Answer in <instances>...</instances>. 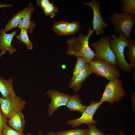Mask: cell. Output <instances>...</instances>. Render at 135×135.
I'll use <instances>...</instances> for the list:
<instances>
[{
	"instance_id": "obj_1",
	"label": "cell",
	"mask_w": 135,
	"mask_h": 135,
	"mask_svg": "<svg viewBox=\"0 0 135 135\" xmlns=\"http://www.w3.org/2000/svg\"><path fill=\"white\" fill-rule=\"evenodd\" d=\"M94 31L90 27L88 34L86 35L83 33L80 34L78 37H73L67 40L68 55L80 57L84 58L88 63L89 64L95 56L94 52L89 46V40Z\"/></svg>"
},
{
	"instance_id": "obj_2",
	"label": "cell",
	"mask_w": 135,
	"mask_h": 135,
	"mask_svg": "<svg viewBox=\"0 0 135 135\" xmlns=\"http://www.w3.org/2000/svg\"><path fill=\"white\" fill-rule=\"evenodd\" d=\"M111 36L113 38L110 39V46L115 54L118 66L124 72H130L133 68L126 62L124 54L125 47L129 46V40L121 32L119 33L118 37L113 34H111Z\"/></svg>"
},
{
	"instance_id": "obj_3",
	"label": "cell",
	"mask_w": 135,
	"mask_h": 135,
	"mask_svg": "<svg viewBox=\"0 0 135 135\" xmlns=\"http://www.w3.org/2000/svg\"><path fill=\"white\" fill-rule=\"evenodd\" d=\"M110 22L114 26V32H121L128 40L131 39V33L135 22V15L115 12L111 15Z\"/></svg>"
},
{
	"instance_id": "obj_4",
	"label": "cell",
	"mask_w": 135,
	"mask_h": 135,
	"mask_svg": "<svg viewBox=\"0 0 135 135\" xmlns=\"http://www.w3.org/2000/svg\"><path fill=\"white\" fill-rule=\"evenodd\" d=\"M110 38L107 36L103 37L98 41L91 43L95 54L93 60H102L117 68L115 55L110 46Z\"/></svg>"
},
{
	"instance_id": "obj_5",
	"label": "cell",
	"mask_w": 135,
	"mask_h": 135,
	"mask_svg": "<svg viewBox=\"0 0 135 135\" xmlns=\"http://www.w3.org/2000/svg\"><path fill=\"white\" fill-rule=\"evenodd\" d=\"M123 86L122 81L119 78L109 81L105 86L100 101L108 102L111 105L119 102L126 94Z\"/></svg>"
},
{
	"instance_id": "obj_6",
	"label": "cell",
	"mask_w": 135,
	"mask_h": 135,
	"mask_svg": "<svg viewBox=\"0 0 135 135\" xmlns=\"http://www.w3.org/2000/svg\"><path fill=\"white\" fill-rule=\"evenodd\" d=\"M93 73L109 81L119 78L120 73L117 68L102 60H92L89 64Z\"/></svg>"
},
{
	"instance_id": "obj_7",
	"label": "cell",
	"mask_w": 135,
	"mask_h": 135,
	"mask_svg": "<svg viewBox=\"0 0 135 135\" xmlns=\"http://www.w3.org/2000/svg\"><path fill=\"white\" fill-rule=\"evenodd\" d=\"M103 103L100 101L97 102L94 100L91 102L90 104L86 106V109L80 117L68 120L67 122V124L72 128H74L78 127L82 124L88 125L90 124H97L98 122L94 119L93 116L98 109Z\"/></svg>"
},
{
	"instance_id": "obj_8",
	"label": "cell",
	"mask_w": 135,
	"mask_h": 135,
	"mask_svg": "<svg viewBox=\"0 0 135 135\" xmlns=\"http://www.w3.org/2000/svg\"><path fill=\"white\" fill-rule=\"evenodd\" d=\"M26 102L16 96L10 99H6L0 96V105L4 116L9 119L13 115L22 111L24 108Z\"/></svg>"
},
{
	"instance_id": "obj_9",
	"label": "cell",
	"mask_w": 135,
	"mask_h": 135,
	"mask_svg": "<svg viewBox=\"0 0 135 135\" xmlns=\"http://www.w3.org/2000/svg\"><path fill=\"white\" fill-rule=\"evenodd\" d=\"M82 3L84 6H89L93 10L92 30L95 32L96 34L99 35L104 34L103 28L107 27L108 25L104 21L101 16L100 9V0H92L89 2Z\"/></svg>"
},
{
	"instance_id": "obj_10",
	"label": "cell",
	"mask_w": 135,
	"mask_h": 135,
	"mask_svg": "<svg viewBox=\"0 0 135 135\" xmlns=\"http://www.w3.org/2000/svg\"><path fill=\"white\" fill-rule=\"evenodd\" d=\"M46 94L51 99L48 109L50 116L52 115L59 107L66 106L71 96L69 94L53 89L48 90Z\"/></svg>"
},
{
	"instance_id": "obj_11",
	"label": "cell",
	"mask_w": 135,
	"mask_h": 135,
	"mask_svg": "<svg viewBox=\"0 0 135 135\" xmlns=\"http://www.w3.org/2000/svg\"><path fill=\"white\" fill-rule=\"evenodd\" d=\"M17 31H14L10 34H7L2 28L0 31V57H2L5 52H8L10 55H12L16 51V49L12 44L14 36Z\"/></svg>"
},
{
	"instance_id": "obj_12",
	"label": "cell",
	"mask_w": 135,
	"mask_h": 135,
	"mask_svg": "<svg viewBox=\"0 0 135 135\" xmlns=\"http://www.w3.org/2000/svg\"><path fill=\"white\" fill-rule=\"evenodd\" d=\"M92 73L93 72L90 64L87 63L74 79L70 82L69 84L70 88H73L75 93H77L82 87V82Z\"/></svg>"
},
{
	"instance_id": "obj_13",
	"label": "cell",
	"mask_w": 135,
	"mask_h": 135,
	"mask_svg": "<svg viewBox=\"0 0 135 135\" xmlns=\"http://www.w3.org/2000/svg\"><path fill=\"white\" fill-rule=\"evenodd\" d=\"M13 81L12 78L6 80L0 77V92L2 97L10 99L17 96L14 88Z\"/></svg>"
},
{
	"instance_id": "obj_14",
	"label": "cell",
	"mask_w": 135,
	"mask_h": 135,
	"mask_svg": "<svg viewBox=\"0 0 135 135\" xmlns=\"http://www.w3.org/2000/svg\"><path fill=\"white\" fill-rule=\"evenodd\" d=\"M34 10L32 2H30L27 7L26 12L20 23L18 26L20 28H22L27 30L31 34H33L34 28L36 26L35 23L30 20L31 14Z\"/></svg>"
},
{
	"instance_id": "obj_15",
	"label": "cell",
	"mask_w": 135,
	"mask_h": 135,
	"mask_svg": "<svg viewBox=\"0 0 135 135\" xmlns=\"http://www.w3.org/2000/svg\"><path fill=\"white\" fill-rule=\"evenodd\" d=\"M9 126L16 130L23 132L26 121L22 111L18 112L12 116L8 122Z\"/></svg>"
},
{
	"instance_id": "obj_16",
	"label": "cell",
	"mask_w": 135,
	"mask_h": 135,
	"mask_svg": "<svg viewBox=\"0 0 135 135\" xmlns=\"http://www.w3.org/2000/svg\"><path fill=\"white\" fill-rule=\"evenodd\" d=\"M27 9V7L18 11L9 20L4 29L5 32L18 27L20 23L26 12Z\"/></svg>"
},
{
	"instance_id": "obj_17",
	"label": "cell",
	"mask_w": 135,
	"mask_h": 135,
	"mask_svg": "<svg viewBox=\"0 0 135 135\" xmlns=\"http://www.w3.org/2000/svg\"><path fill=\"white\" fill-rule=\"evenodd\" d=\"M79 94H75L71 96L66 106L71 111H78L82 114L86 109V106L83 105L80 98Z\"/></svg>"
},
{
	"instance_id": "obj_18",
	"label": "cell",
	"mask_w": 135,
	"mask_h": 135,
	"mask_svg": "<svg viewBox=\"0 0 135 135\" xmlns=\"http://www.w3.org/2000/svg\"><path fill=\"white\" fill-rule=\"evenodd\" d=\"M120 2L123 4L120 10V12L135 15V0H121Z\"/></svg>"
},
{
	"instance_id": "obj_19",
	"label": "cell",
	"mask_w": 135,
	"mask_h": 135,
	"mask_svg": "<svg viewBox=\"0 0 135 135\" xmlns=\"http://www.w3.org/2000/svg\"><path fill=\"white\" fill-rule=\"evenodd\" d=\"M128 49L126 52V57L132 67L135 68V40L131 39L129 40Z\"/></svg>"
},
{
	"instance_id": "obj_20",
	"label": "cell",
	"mask_w": 135,
	"mask_h": 135,
	"mask_svg": "<svg viewBox=\"0 0 135 135\" xmlns=\"http://www.w3.org/2000/svg\"><path fill=\"white\" fill-rule=\"evenodd\" d=\"M68 23L63 20L56 22L52 26V30L58 36L64 35Z\"/></svg>"
},
{
	"instance_id": "obj_21",
	"label": "cell",
	"mask_w": 135,
	"mask_h": 135,
	"mask_svg": "<svg viewBox=\"0 0 135 135\" xmlns=\"http://www.w3.org/2000/svg\"><path fill=\"white\" fill-rule=\"evenodd\" d=\"M20 34L16 36L17 39L23 42L26 46L28 50L33 48V44L28 35V30L24 28H21Z\"/></svg>"
},
{
	"instance_id": "obj_22",
	"label": "cell",
	"mask_w": 135,
	"mask_h": 135,
	"mask_svg": "<svg viewBox=\"0 0 135 135\" xmlns=\"http://www.w3.org/2000/svg\"><path fill=\"white\" fill-rule=\"evenodd\" d=\"M88 128H76L59 131L55 135H87Z\"/></svg>"
},
{
	"instance_id": "obj_23",
	"label": "cell",
	"mask_w": 135,
	"mask_h": 135,
	"mask_svg": "<svg viewBox=\"0 0 135 135\" xmlns=\"http://www.w3.org/2000/svg\"><path fill=\"white\" fill-rule=\"evenodd\" d=\"M88 63L83 58L77 57V61L73 71V74L71 81H73L78 74L84 68L86 64Z\"/></svg>"
},
{
	"instance_id": "obj_24",
	"label": "cell",
	"mask_w": 135,
	"mask_h": 135,
	"mask_svg": "<svg viewBox=\"0 0 135 135\" xmlns=\"http://www.w3.org/2000/svg\"><path fill=\"white\" fill-rule=\"evenodd\" d=\"M80 23L78 21H73L68 25L65 35H70L76 33L81 28Z\"/></svg>"
},
{
	"instance_id": "obj_25",
	"label": "cell",
	"mask_w": 135,
	"mask_h": 135,
	"mask_svg": "<svg viewBox=\"0 0 135 135\" xmlns=\"http://www.w3.org/2000/svg\"><path fill=\"white\" fill-rule=\"evenodd\" d=\"M58 7L54 3L50 2L48 6L43 10L44 14L46 16H50L51 18L55 16V14L59 12Z\"/></svg>"
},
{
	"instance_id": "obj_26",
	"label": "cell",
	"mask_w": 135,
	"mask_h": 135,
	"mask_svg": "<svg viewBox=\"0 0 135 135\" xmlns=\"http://www.w3.org/2000/svg\"><path fill=\"white\" fill-rule=\"evenodd\" d=\"M2 133L3 135H24L23 132H20L16 130L6 124L3 126Z\"/></svg>"
},
{
	"instance_id": "obj_27",
	"label": "cell",
	"mask_w": 135,
	"mask_h": 135,
	"mask_svg": "<svg viewBox=\"0 0 135 135\" xmlns=\"http://www.w3.org/2000/svg\"><path fill=\"white\" fill-rule=\"evenodd\" d=\"M88 129L87 135H105L102 131L97 128L95 124L88 125Z\"/></svg>"
},
{
	"instance_id": "obj_28",
	"label": "cell",
	"mask_w": 135,
	"mask_h": 135,
	"mask_svg": "<svg viewBox=\"0 0 135 135\" xmlns=\"http://www.w3.org/2000/svg\"><path fill=\"white\" fill-rule=\"evenodd\" d=\"M8 122V119L6 118L2 114L0 105V133L2 134V130L4 125L6 124Z\"/></svg>"
},
{
	"instance_id": "obj_29",
	"label": "cell",
	"mask_w": 135,
	"mask_h": 135,
	"mask_svg": "<svg viewBox=\"0 0 135 135\" xmlns=\"http://www.w3.org/2000/svg\"><path fill=\"white\" fill-rule=\"evenodd\" d=\"M38 5L44 10L50 2L48 0H38L36 1Z\"/></svg>"
},
{
	"instance_id": "obj_30",
	"label": "cell",
	"mask_w": 135,
	"mask_h": 135,
	"mask_svg": "<svg viewBox=\"0 0 135 135\" xmlns=\"http://www.w3.org/2000/svg\"><path fill=\"white\" fill-rule=\"evenodd\" d=\"M131 100L132 102V110L134 111H135V92H133L132 94Z\"/></svg>"
},
{
	"instance_id": "obj_31",
	"label": "cell",
	"mask_w": 135,
	"mask_h": 135,
	"mask_svg": "<svg viewBox=\"0 0 135 135\" xmlns=\"http://www.w3.org/2000/svg\"><path fill=\"white\" fill-rule=\"evenodd\" d=\"M13 6L12 4H7L6 3L5 4H2L1 2H0V8L4 7H12Z\"/></svg>"
},
{
	"instance_id": "obj_32",
	"label": "cell",
	"mask_w": 135,
	"mask_h": 135,
	"mask_svg": "<svg viewBox=\"0 0 135 135\" xmlns=\"http://www.w3.org/2000/svg\"><path fill=\"white\" fill-rule=\"evenodd\" d=\"M47 135H55V133L53 132H49Z\"/></svg>"
},
{
	"instance_id": "obj_33",
	"label": "cell",
	"mask_w": 135,
	"mask_h": 135,
	"mask_svg": "<svg viewBox=\"0 0 135 135\" xmlns=\"http://www.w3.org/2000/svg\"><path fill=\"white\" fill-rule=\"evenodd\" d=\"M118 133L119 135H126L122 131H119Z\"/></svg>"
},
{
	"instance_id": "obj_34",
	"label": "cell",
	"mask_w": 135,
	"mask_h": 135,
	"mask_svg": "<svg viewBox=\"0 0 135 135\" xmlns=\"http://www.w3.org/2000/svg\"><path fill=\"white\" fill-rule=\"evenodd\" d=\"M38 135H43L42 132L41 131H40V130L39 131Z\"/></svg>"
},
{
	"instance_id": "obj_35",
	"label": "cell",
	"mask_w": 135,
	"mask_h": 135,
	"mask_svg": "<svg viewBox=\"0 0 135 135\" xmlns=\"http://www.w3.org/2000/svg\"><path fill=\"white\" fill-rule=\"evenodd\" d=\"M106 135H114L113 134H111L110 133H108Z\"/></svg>"
},
{
	"instance_id": "obj_36",
	"label": "cell",
	"mask_w": 135,
	"mask_h": 135,
	"mask_svg": "<svg viewBox=\"0 0 135 135\" xmlns=\"http://www.w3.org/2000/svg\"><path fill=\"white\" fill-rule=\"evenodd\" d=\"M26 135H33L32 134L28 133V134H26Z\"/></svg>"
},
{
	"instance_id": "obj_37",
	"label": "cell",
	"mask_w": 135,
	"mask_h": 135,
	"mask_svg": "<svg viewBox=\"0 0 135 135\" xmlns=\"http://www.w3.org/2000/svg\"><path fill=\"white\" fill-rule=\"evenodd\" d=\"M0 135H3L2 134H1L0 133Z\"/></svg>"
}]
</instances>
